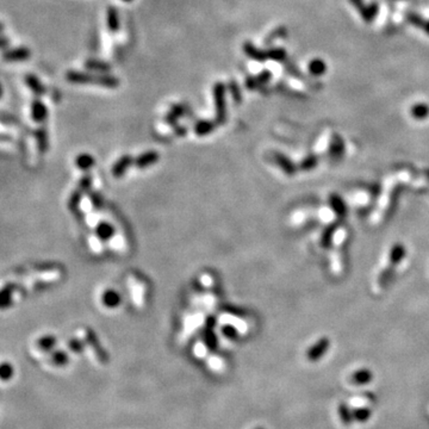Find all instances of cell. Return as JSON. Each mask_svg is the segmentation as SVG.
<instances>
[{
	"label": "cell",
	"mask_w": 429,
	"mask_h": 429,
	"mask_svg": "<svg viewBox=\"0 0 429 429\" xmlns=\"http://www.w3.org/2000/svg\"><path fill=\"white\" fill-rule=\"evenodd\" d=\"M67 80L74 83H96L106 89H116L120 85V80L110 74H92L83 72H68Z\"/></svg>",
	"instance_id": "obj_1"
},
{
	"label": "cell",
	"mask_w": 429,
	"mask_h": 429,
	"mask_svg": "<svg viewBox=\"0 0 429 429\" xmlns=\"http://www.w3.org/2000/svg\"><path fill=\"white\" fill-rule=\"evenodd\" d=\"M34 116H35V118H36L37 121L43 120V118L45 117V107L43 106V104L35 103V106H34Z\"/></svg>",
	"instance_id": "obj_18"
},
{
	"label": "cell",
	"mask_w": 429,
	"mask_h": 429,
	"mask_svg": "<svg viewBox=\"0 0 429 429\" xmlns=\"http://www.w3.org/2000/svg\"><path fill=\"white\" fill-rule=\"evenodd\" d=\"M87 340H89L91 346L93 347V350L96 351V354L97 357H98L99 361L102 362V364H106L107 360H109V357H107V353L104 351V348L99 345V341L97 339V336L90 331V333L87 334Z\"/></svg>",
	"instance_id": "obj_4"
},
{
	"label": "cell",
	"mask_w": 429,
	"mask_h": 429,
	"mask_svg": "<svg viewBox=\"0 0 429 429\" xmlns=\"http://www.w3.org/2000/svg\"><path fill=\"white\" fill-rule=\"evenodd\" d=\"M86 67L89 69H92V71H97L100 73L110 71V66L107 65L106 62H103L99 60H89L86 62Z\"/></svg>",
	"instance_id": "obj_12"
},
{
	"label": "cell",
	"mask_w": 429,
	"mask_h": 429,
	"mask_svg": "<svg viewBox=\"0 0 429 429\" xmlns=\"http://www.w3.org/2000/svg\"><path fill=\"white\" fill-rule=\"evenodd\" d=\"M78 165L81 168H89V167L93 165V159L90 155H81L78 159Z\"/></svg>",
	"instance_id": "obj_20"
},
{
	"label": "cell",
	"mask_w": 429,
	"mask_h": 429,
	"mask_svg": "<svg viewBox=\"0 0 429 429\" xmlns=\"http://www.w3.org/2000/svg\"><path fill=\"white\" fill-rule=\"evenodd\" d=\"M223 334H224L225 337H228V339L230 340H235L237 335H239V334H237V330L232 326H226L223 328Z\"/></svg>",
	"instance_id": "obj_21"
},
{
	"label": "cell",
	"mask_w": 429,
	"mask_h": 429,
	"mask_svg": "<svg viewBox=\"0 0 429 429\" xmlns=\"http://www.w3.org/2000/svg\"><path fill=\"white\" fill-rule=\"evenodd\" d=\"M214 96L216 111H217V122L223 123L225 121V86L222 82H217L215 85Z\"/></svg>",
	"instance_id": "obj_2"
},
{
	"label": "cell",
	"mask_w": 429,
	"mask_h": 429,
	"mask_svg": "<svg viewBox=\"0 0 429 429\" xmlns=\"http://www.w3.org/2000/svg\"><path fill=\"white\" fill-rule=\"evenodd\" d=\"M328 348H329V341H328V339L320 340L319 342H317L316 345H313V346L309 350L308 359L311 361L319 360L320 358H322L323 355L326 354Z\"/></svg>",
	"instance_id": "obj_3"
},
{
	"label": "cell",
	"mask_w": 429,
	"mask_h": 429,
	"mask_svg": "<svg viewBox=\"0 0 429 429\" xmlns=\"http://www.w3.org/2000/svg\"><path fill=\"white\" fill-rule=\"evenodd\" d=\"M371 410L368 408H359V409L353 411L354 420L358 422H366L371 417Z\"/></svg>",
	"instance_id": "obj_14"
},
{
	"label": "cell",
	"mask_w": 429,
	"mask_h": 429,
	"mask_svg": "<svg viewBox=\"0 0 429 429\" xmlns=\"http://www.w3.org/2000/svg\"><path fill=\"white\" fill-rule=\"evenodd\" d=\"M98 234L103 239H107V237L113 234V229L112 226H110L109 224H102L98 226Z\"/></svg>",
	"instance_id": "obj_19"
},
{
	"label": "cell",
	"mask_w": 429,
	"mask_h": 429,
	"mask_svg": "<svg viewBox=\"0 0 429 429\" xmlns=\"http://www.w3.org/2000/svg\"><path fill=\"white\" fill-rule=\"evenodd\" d=\"M123 2H131V0H123Z\"/></svg>",
	"instance_id": "obj_24"
},
{
	"label": "cell",
	"mask_w": 429,
	"mask_h": 429,
	"mask_svg": "<svg viewBox=\"0 0 429 429\" xmlns=\"http://www.w3.org/2000/svg\"><path fill=\"white\" fill-rule=\"evenodd\" d=\"M255 429H265V428H263V427H258V428H255Z\"/></svg>",
	"instance_id": "obj_23"
},
{
	"label": "cell",
	"mask_w": 429,
	"mask_h": 429,
	"mask_svg": "<svg viewBox=\"0 0 429 429\" xmlns=\"http://www.w3.org/2000/svg\"><path fill=\"white\" fill-rule=\"evenodd\" d=\"M71 347L74 350L75 352H81L82 351V345L79 342V341H72L71 344Z\"/></svg>",
	"instance_id": "obj_22"
},
{
	"label": "cell",
	"mask_w": 429,
	"mask_h": 429,
	"mask_svg": "<svg viewBox=\"0 0 429 429\" xmlns=\"http://www.w3.org/2000/svg\"><path fill=\"white\" fill-rule=\"evenodd\" d=\"M339 416L344 424H351L352 422L354 421L353 413H352V410L348 408V406L344 403L339 406Z\"/></svg>",
	"instance_id": "obj_11"
},
{
	"label": "cell",
	"mask_w": 429,
	"mask_h": 429,
	"mask_svg": "<svg viewBox=\"0 0 429 429\" xmlns=\"http://www.w3.org/2000/svg\"><path fill=\"white\" fill-rule=\"evenodd\" d=\"M29 50L26 49H17L13 51H9L8 54H5V58L9 59V60H24L29 56Z\"/></svg>",
	"instance_id": "obj_15"
},
{
	"label": "cell",
	"mask_w": 429,
	"mask_h": 429,
	"mask_svg": "<svg viewBox=\"0 0 429 429\" xmlns=\"http://www.w3.org/2000/svg\"><path fill=\"white\" fill-rule=\"evenodd\" d=\"M270 76H271V73L270 72H263L260 75L254 76V78L247 79L246 86L248 87V89H250V90L255 89V87H258V85H260V83L268 81V80H270Z\"/></svg>",
	"instance_id": "obj_9"
},
{
	"label": "cell",
	"mask_w": 429,
	"mask_h": 429,
	"mask_svg": "<svg viewBox=\"0 0 429 429\" xmlns=\"http://www.w3.org/2000/svg\"><path fill=\"white\" fill-rule=\"evenodd\" d=\"M212 129H214V124L210 123V122H199L196 127V131L198 135H207L208 132H210Z\"/></svg>",
	"instance_id": "obj_17"
},
{
	"label": "cell",
	"mask_w": 429,
	"mask_h": 429,
	"mask_svg": "<svg viewBox=\"0 0 429 429\" xmlns=\"http://www.w3.org/2000/svg\"><path fill=\"white\" fill-rule=\"evenodd\" d=\"M204 341L209 350L214 351L216 350V347H217V337L215 336V334L212 333V330H208L207 333H205Z\"/></svg>",
	"instance_id": "obj_16"
},
{
	"label": "cell",
	"mask_w": 429,
	"mask_h": 429,
	"mask_svg": "<svg viewBox=\"0 0 429 429\" xmlns=\"http://www.w3.org/2000/svg\"><path fill=\"white\" fill-rule=\"evenodd\" d=\"M107 18V26L111 33H117L120 30V16L116 8H109L106 13Z\"/></svg>",
	"instance_id": "obj_7"
},
{
	"label": "cell",
	"mask_w": 429,
	"mask_h": 429,
	"mask_svg": "<svg viewBox=\"0 0 429 429\" xmlns=\"http://www.w3.org/2000/svg\"><path fill=\"white\" fill-rule=\"evenodd\" d=\"M243 50H245V53L248 55L249 58H252L253 60L265 61L266 59H268V53H265V51L258 49V48H255V45L250 43V42H247L245 47H243Z\"/></svg>",
	"instance_id": "obj_6"
},
{
	"label": "cell",
	"mask_w": 429,
	"mask_h": 429,
	"mask_svg": "<svg viewBox=\"0 0 429 429\" xmlns=\"http://www.w3.org/2000/svg\"><path fill=\"white\" fill-rule=\"evenodd\" d=\"M130 163H131V158H130V156H123V158H122L120 160V161H118L116 163V165L113 166V168H112L113 176L121 177L122 174H123L125 172V169L128 168Z\"/></svg>",
	"instance_id": "obj_10"
},
{
	"label": "cell",
	"mask_w": 429,
	"mask_h": 429,
	"mask_svg": "<svg viewBox=\"0 0 429 429\" xmlns=\"http://www.w3.org/2000/svg\"><path fill=\"white\" fill-rule=\"evenodd\" d=\"M103 302L104 304L109 306V308H115V306H117L118 303L121 302V298L118 294H116L115 291H107L106 294H104Z\"/></svg>",
	"instance_id": "obj_13"
},
{
	"label": "cell",
	"mask_w": 429,
	"mask_h": 429,
	"mask_svg": "<svg viewBox=\"0 0 429 429\" xmlns=\"http://www.w3.org/2000/svg\"><path fill=\"white\" fill-rule=\"evenodd\" d=\"M158 159H159L158 153L148 152V153H146V154L141 155L137 160H136V165H137L138 167H147L149 165H152V163H154Z\"/></svg>",
	"instance_id": "obj_8"
},
{
	"label": "cell",
	"mask_w": 429,
	"mask_h": 429,
	"mask_svg": "<svg viewBox=\"0 0 429 429\" xmlns=\"http://www.w3.org/2000/svg\"><path fill=\"white\" fill-rule=\"evenodd\" d=\"M373 378V375L372 372L369 371V369H359L354 373L353 376H352V383H353L354 385H366L368 384L369 382H371Z\"/></svg>",
	"instance_id": "obj_5"
}]
</instances>
